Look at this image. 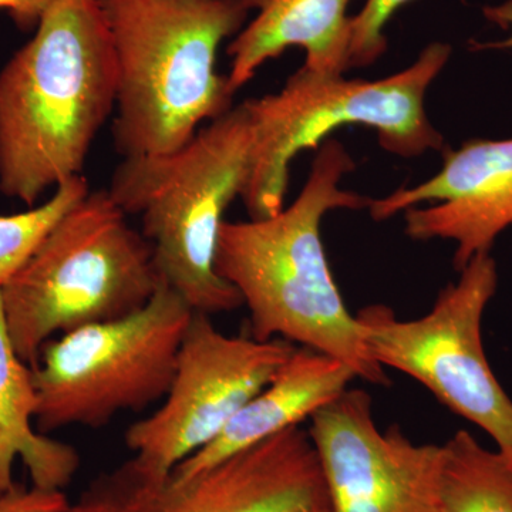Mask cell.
Masks as SVG:
<instances>
[{
    "label": "cell",
    "mask_w": 512,
    "mask_h": 512,
    "mask_svg": "<svg viewBox=\"0 0 512 512\" xmlns=\"http://www.w3.org/2000/svg\"><path fill=\"white\" fill-rule=\"evenodd\" d=\"M353 168L342 143L323 141L292 204L261 220L222 222L214 266L248 306L252 338L285 339L318 350L352 367L357 379L389 386L383 367L367 355L320 234L329 212L369 208L372 200L340 188Z\"/></svg>",
    "instance_id": "1"
},
{
    "label": "cell",
    "mask_w": 512,
    "mask_h": 512,
    "mask_svg": "<svg viewBox=\"0 0 512 512\" xmlns=\"http://www.w3.org/2000/svg\"><path fill=\"white\" fill-rule=\"evenodd\" d=\"M116 99V56L99 0H56L0 70V192L32 208L82 175Z\"/></svg>",
    "instance_id": "2"
},
{
    "label": "cell",
    "mask_w": 512,
    "mask_h": 512,
    "mask_svg": "<svg viewBox=\"0 0 512 512\" xmlns=\"http://www.w3.org/2000/svg\"><path fill=\"white\" fill-rule=\"evenodd\" d=\"M117 64L114 146L124 157L185 146L231 110L218 50L247 22L248 0H99Z\"/></svg>",
    "instance_id": "3"
},
{
    "label": "cell",
    "mask_w": 512,
    "mask_h": 512,
    "mask_svg": "<svg viewBox=\"0 0 512 512\" xmlns=\"http://www.w3.org/2000/svg\"><path fill=\"white\" fill-rule=\"evenodd\" d=\"M254 144V123L241 103L173 153L124 157L107 188L127 217H140L161 281L194 312L211 316L244 305L214 262L225 211L247 185Z\"/></svg>",
    "instance_id": "4"
},
{
    "label": "cell",
    "mask_w": 512,
    "mask_h": 512,
    "mask_svg": "<svg viewBox=\"0 0 512 512\" xmlns=\"http://www.w3.org/2000/svg\"><path fill=\"white\" fill-rule=\"evenodd\" d=\"M161 284L153 247L107 190L89 191L2 286L13 348L35 367L56 333L126 318Z\"/></svg>",
    "instance_id": "5"
},
{
    "label": "cell",
    "mask_w": 512,
    "mask_h": 512,
    "mask_svg": "<svg viewBox=\"0 0 512 512\" xmlns=\"http://www.w3.org/2000/svg\"><path fill=\"white\" fill-rule=\"evenodd\" d=\"M450 56L447 43H430L416 62L379 80H349L302 66L278 93L245 100L255 144L241 200L251 220L285 207L293 158L318 148L338 128H373L380 146L402 158L443 151V134L431 124L424 101Z\"/></svg>",
    "instance_id": "6"
},
{
    "label": "cell",
    "mask_w": 512,
    "mask_h": 512,
    "mask_svg": "<svg viewBox=\"0 0 512 512\" xmlns=\"http://www.w3.org/2000/svg\"><path fill=\"white\" fill-rule=\"evenodd\" d=\"M192 315L191 306L161 281L140 311L50 339L32 367L36 430L100 429L117 414L163 400Z\"/></svg>",
    "instance_id": "7"
},
{
    "label": "cell",
    "mask_w": 512,
    "mask_h": 512,
    "mask_svg": "<svg viewBox=\"0 0 512 512\" xmlns=\"http://www.w3.org/2000/svg\"><path fill=\"white\" fill-rule=\"evenodd\" d=\"M498 288L497 262L474 256L421 318L366 306L356 315L367 355L423 384L441 404L484 431L512 461V399L498 382L483 340L484 313Z\"/></svg>",
    "instance_id": "8"
},
{
    "label": "cell",
    "mask_w": 512,
    "mask_h": 512,
    "mask_svg": "<svg viewBox=\"0 0 512 512\" xmlns=\"http://www.w3.org/2000/svg\"><path fill=\"white\" fill-rule=\"evenodd\" d=\"M67 512H329V498L311 434L295 426L190 474L131 457L97 474Z\"/></svg>",
    "instance_id": "9"
},
{
    "label": "cell",
    "mask_w": 512,
    "mask_h": 512,
    "mask_svg": "<svg viewBox=\"0 0 512 512\" xmlns=\"http://www.w3.org/2000/svg\"><path fill=\"white\" fill-rule=\"evenodd\" d=\"M296 345L285 339L227 336L194 312L178 350L173 383L160 409L126 431L138 463L168 473L207 447L274 379Z\"/></svg>",
    "instance_id": "10"
},
{
    "label": "cell",
    "mask_w": 512,
    "mask_h": 512,
    "mask_svg": "<svg viewBox=\"0 0 512 512\" xmlns=\"http://www.w3.org/2000/svg\"><path fill=\"white\" fill-rule=\"evenodd\" d=\"M309 421L329 512H441V446L380 430L366 390L349 387Z\"/></svg>",
    "instance_id": "11"
},
{
    "label": "cell",
    "mask_w": 512,
    "mask_h": 512,
    "mask_svg": "<svg viewBox=\"0 0 512 512\" xmlns=\"http://www.w3.org/2000/svg\"><path fill=\"white\" fill-rule=\"evenodd\" d=\"M441 153L439 173L370 201L369 210L375 221L404 212V231L414 241L453 242V265L460 272L474 256L491 252L512 227V138H474Z\"/></svg>",
    "instance_id": "12"
},
{
    "label": "cell",
    "mask_w": 512,
    "mask_h": 512,
    "mask_svg": "<svg viewBox=\"0 0 512 512\" xmlns=\"http://www.w3.org/2000/svg\"><path fill=\"white\" fill-rule=\"evenodd\" d=\"M352 0H248L256 16L229 43V89L237 93L268 60L289 47H301L303 67L319 74L349 70Z\"/></svg>",
    "instance_id": "13"
},
{
    "label": "cell",
    "mask_w": 512,
    "mask_h": 512,
    "mask_svg": "<svg viewBox=\"0 0 512 512\" xmlns=\"http://www.w3.org/2000/svg\"><path fill=\"white\" fill-rule=\"evenodd\" d=\"M355 379V370L342 360L296 346L274 379L239 410L220 436L173 470L195 473L289 427L301 426Z\"/></svg>",
    "instance_id": "14"
},
{
    "label": "cell",
    "mask_w": 512,
    "mask_h": 512,
    "mask_svg": "<svg viewBox=\"0 0 512 512\" xmlns=\"http://www.w3.org/2000/svg\"><path fill=\"white\" fill-rule=\"evenodd\" d=\"M36 409L32 367L13 348L0 289V495L15 485L16 458L28 468L33 487L46 491H63L80 468L76 448L33 427Z\"/></svg>",
    "instance_id": "15"
},
{
    "label": "cell",
    "mask_w": 512,
    "mask_h": 512,
    "mask_svg": "<svg viewBox=\"0 0 512 512\" xmlns=\"http://www.w3.org/2000/svg\"><path fill=\"white\" fill-rule=\"evenodd\" d=\"M441 512H512V461L466 430L441 444Z\"/></svg>",
    "instance_id": "16"
},
{
    "label": "cell",
    "mask_w": 512,
    "mask_h": 512,
    "mask_svg": "<svg viewBox=\"0 0 512 512\" xmlns=\"http://www.w3.org/2000/svg\"><path fill=\"white\" fill-rule=\"evenodd\" d=\"M83 175L56 188L52 197L19 214L0 215V288L28 261L47 232L89 192Z\"/></svg>",
    "instance_id": "17"
},
{
    "label": "cell",
    "mask_w": 512,
    "mask_h": 512,
    "mask_svg": "<svg viewBox=\"0 0 512 512\" xmlns=\"http://www.w3.org/2000/svg\"><path fill=\"white\" fill-rule=\"evenodd\" d=\"M409 2L412 0H366L362 10L352 18L349 69L369 67L386 52L384 28L394 13Z\"/></svg>",
    "instance_id": "18"
},
{
    "label": "cell",
    "mask_w": 512,
    "mask_h": 512,
    "mask_svg": "<svg viewBox=\"0 0 512 512\" xmlns=\"http://www.w3.org/2000/svg\"><path fill=\"white\" fill-rule=\"evenodd\" d=\"M70 501L63 491H46L15 483L0 495V512H67Z\"/></svg>",
    "instance_id": "19"
},
{
    "label": "cell",
    "mask_w": 512,
    "mask_h": 512,
    "mask_svg": "<svg viewBox=\"0 0 512 512\" xmlns=\"http://www.w3.org/2000/svg\"><path fill=\"white\" fill-rule=\"evenodd\" d=\"M483 13L488 22L507 30L510 36L501 42L477 43L474 49H512V0H505L501 5L485 6Z\"/></svg>",
    "instance_id": "20"
},
{
    "label": "cell",
    "mask_w": 512,
    "mask_h": 512,
    "mask_svg": "<svg viewBox=\"0 0 512 512\" xmlns=\"http://www.w3.org/2000/svg\"><path fill=\"white\" fill-rule=\"evenodd\" d=\"M15 12L10 15L13 22L18 25L19 29L29 30L35 29L37 22L42 18L43 13L46 12L56 0H16Z\"/></svg>",
    "instance_id": "21"
},
{
    "label": "cell",
    "mask_w": 512,
    "mask_h": 512,
    "mask_svg": "<svg viewBox=\"0 0 512 512\" xmlns=\"http://www.w3.org/2000/svg\"><path fill=\"white\" fill-rule=\"evenodd\" d=\"M16 6H18L16 0H0V10H6L9 15L15 12Z\"/></svg>",
    "instance_id": "22"
}]
</instances>
